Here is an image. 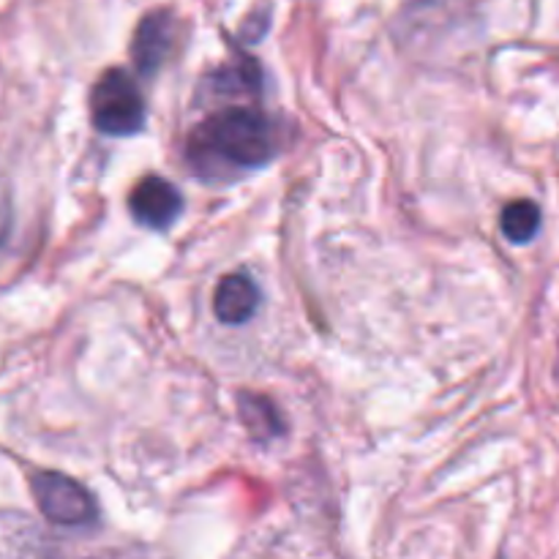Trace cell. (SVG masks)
<instances>
[{"mask_svg":"<svg viewBox=\"0 0 559 559\" xmlns=\"http://www.w3.org/2000/svg\"><path fill=\"white\" fill-rule=\"evenodd\" d=\"M276 123L260 109L233 107L213 112L191 131L189 162L211 178L260 169L276 156Z\"/></svg>","mask_w":559,"mask_h":559,"instance_id":"obj_1","label":"cell"},{"mask_svg":"<svg viewBox=\"0 0 559 559\" xmlns=\"http://www.w3.org/2000/svg\"><path fill=\"white\" fill-rule=\"evenodd\" d=\"M91 118L102 134L129 136L145 126V98L123 69L104 71L91 93Z\"/></svg>","mask_w":559,"mask_h":559,"instance_id":"obj_2","label":"cell"},{"mask_svg":"<svg viewBox=\"0 0 559 559\" xmlns=\"http://www.w3.org/2000/svg\"><path fill=\"white\" fill-rule=\"evenodd\" d=\"M31 491L47 522L60 524V527H85L96 522V500L85 486H80L69 475L36 473L31 478Z\"/></svg>","mask_w":559,"mask_h":559,"instance_id":"obj_3","label":"cell"},{"mask_svg":"<svg viewBox=\"0 0 559 559\" xmlns=\"http://www.w3.org/2000/svg\"><path fill=\"white\" fill-rule=\"evenodd\" d=\"M131 216L147 229H167L173 227L175 218L183 211V197L175 189L169 180L158 178V175H145L140 183L134 186L129 197Z\"/></svg>","mask_w":559,"mask_h":559,"instance_id":"obj_4","label":"cell"},{"mask_svg":"<svg viewBox=\"0 0 559 559\" xmlns=\"http://www.w3.org/2000/svg\"><path fill=\"white\" fill-rule=\"evenodd\" d=\"M0 559H58L52 544L25 513H0Z\"/></svg>","mask_w":559,"mask_h":559,"instance_id":"obj_5","label":"cell"},{"mask_svg":"<svg viewBox=\"0 0 559 559\" xmlns=\"http://www.w3.org/2000/svg\"><path fill=\"white\" fill-rule=\"evenodd\" d=\"M260 309V289L246 273H229L218 282L213 311L224 325H243Z\"/></svg>","mask_w":559,"mask_h":559,"instance_id":"obj_6","label":"cell"},{"mask_svg":"<svg viewBox=\"0 0 559 559\" xmlns=\"http://www.w3.org/2000/svg\"><path fill=\"white\" fill-rule=\"evenodd\" d=\"M169 47H173V22H169V16L162 14V11L147 14L140 22V27H136L134 47H131L134 66L140 69V74H156L158 66L169 55Z\"/></svg>","mask_w":559,"mask_h":559,"instance_id":"obj_7","label":"cell"},{"mask_svg":"<svg viewBox=\"0 0 559 559\" xmlns=\"http://www.w3.org/2000/svg\"><path fill=\"white\" fill-rule=\"evenodd\" d=\"M540 222H544V213H540L538 202L533 200L511 202V205H506V211L500 216L502 235L516 246L530 243L540 233Z\"/></svg>","mask_w":559,"mask_h":559,"instance_id":"obj_8","label":"cell"},{"mask_svg":"<svg viewBox=\"0 0 559 559\" xmlns=\"http://www.w3.org/2000/svg\"><path fill=\"white\" fill-rule=\"evenodd\" d=\"M238 407L246 429H249L257 440H273V437H278L284 431L282 418H278V413L273 409V404L267 402V399H257L243 393V396L238 399Z\"/></svg>","mask_w":559,"mask_h":559,"instance_id":"obj_9","label":"cell"}]
</instances>
